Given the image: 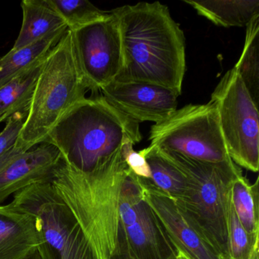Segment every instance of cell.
Segmentation results:
<instances>
[{
	"mask_svg": "<svg viewBox=\"0 0 259 259\" xmlns=\"http://www.w3.org/2000/svg\"><path fill=\"white\" fill-rule=\"evenodd\" d=\"M122 39L123 65L116 81L142 82L182 93L186 72V39L169 9L139 3L112 10Z\"/></svg>",
	"mask_w": 259,
	"mask_h": 259,
	"instance_id": "6da1fadb",
	"label": "cell"
},
{
	"mask_svg": "<svg viewBox=\"0 0 259 259\" xmlns=\"http://www.w3.org/2000/svg\"><path fill=\"white\" fill-rule=\"evenodd\" d=\"M141 140L139 122L99 93L73 106L44 142L55 146L68 166L89 172L107 163L125 162L126 153Z\"/></svg>",
	"mask_w": 259,
	"mask_h": 259,
	"instance_id": "7a4b0ae2",
	"label": "cell"
},
{
	"mask_svg": "<svg viewBox=\"0 0 259 259\" xmlns=\"http://www.w3.org/2000/svg\"><path fill=\"white\" fill-rule=\"evenodd\" d=\"M128 168L125 161L89 172L68 166L63 158L51 184L79 221L98 259H110L117 248L119 200Z\"/></svg>",
	"mask_w": 259,
	"mask_h": 259,
	"instance_id": "3957f363",
	"label": "cell"
},
{
	"mask_svg": "<svg viewBox=\"0 0 259 259\" xmlns=\"http://www.w3.org/2000/svg\"><path fill=\"white\" fill-rule=\"evenodd\" d=\"M156 148L183 174L186 180L184 194L174 199L179 210L221 259H231L229 210L232 186L235 180L242 175L239 166L233 160L207 163Z\"/></svg>",
	"mask_w": 259,
	"mask_h": 259,
	"instance_id": "277c9868",
	"label": "cell"
},
{
	"mask_svg": "<svg viewBox=\"0 0 259 259\" xmlns=\"http://www.w3.org/2000/svg\"><path fill=\"white\" fill-rule=\"evenodd\" d=\"M88 91L75 60L72 34L68 28L44 63L16 149L25 152L43 143L64 115L86 98Z\"/></svg>",
	"mask_w": 259,
	"mask_h": 259,
	"instance_id": "5b68a950",
	"label": "cell"
},
{
	"mask_svg": "<svg viewBox=\"0 0 259 259\" xmlns=\"http://www.w3.org/2000/svg\"><path fill=\"white\" fill-rule=\"evenodd\" d=\"M10 204L35 218L40 259H98L79 221L51 182L16 192Z\"/></svg>",
	"mask_w": 259,
	"mask_h": 259,
	"instance_id": "8992f818",
	"label": "cell"
},
{
	"mask_svg": "<svg viewBox=\"0 0 259 259\" xmlns=\"http://www.w3.org/2000/svg\"><path fill=\"white\" fill-rule=\"evenodd\" d=\"M150 145L210 163L231 161L213 103L189 104L152 125Z\"/></svg>",
	"mask_w": 259,
	"mask_h": 259,
	"instance_id": "52a82bcc",
	"label": "cell"
},
{
	"mask_svg": "<svg viewBox=\"0 0 259 259\" xmlns=\"http://www.w3.org/2000/svg\"><path fill=\"white\" fill-rule=\"evenodd\" d=\"M231 160L251 172L259 169L258 107L234 68L222 77L211 95Z\"/></svg>",
	"mask_w": 259,
	"mask_h": 259,
	"instance_id": "ba28073f",
	"label": "cell"
},
{
	"mask_svg": "<svg viewBox=\"0 0 259 259\" xmlns=\"http://www.w3.org/2000/svg\"><path fill=\"white\" fill-rule=\"evenodd\" d=\"M80 73L93 95L117 79L123 65L122 39L116 16L107 12L95 22L70 30Z\"/></svg>",
	"mask_w": 259,
	"mask_h": 259,
	"instance_id": "9c48e42d",
	"label": "cell"
},
{
	"mask_svg": "<svg viewBox=\"0 0 259 259\" xmlns=\"http://www.w3.org/2000/svg\"><path fill=\"white\" fill-rule=\"evenodd\" d=\"M119 227L135 259H177L179 251L142 195L137 177L128 170L119 200Z\"/></svg>",
	"mask_w": 259,
	"mask_h": 259,
	"instance_id": "30bf717a",
	"label": "cell"
},
{
	"mask_svg": "<svg viewBox=\"0 0 259 259\" xmlns=\"http://www.w3.org/2000/svg\"><path fill=\"white\" fill-rule=\"evenodd\" d=\"M100 93L112 107L133 120L155 124L177 110V100L181 95L157 84L116 81L101 89Z\"/></svg>",
	"mask_w": 259,
	"mask_h": 259,
	"instance_id": "8fae6325",
	"label": "cell"
},
{
	"mask_svg": "<svg viewBox=\"0 0 259 259\" xmlns=\"http://www.w3.org/2000/svg\"><path fill=\"white\" fill-rule=\"evenodd\" d=\"M142 197L153 209L179 254L186 259H221L183 216L175 200L151 180L137 177Z\"/></svg>",
	"mask_w": 259,
	"mask_h": 259,
	"instance_id": "7c38bea8",
	"label": "cell"
},
{
	"mask_svg": "<svg viewBox=\"0 0 259 259\" xmlns=\"http://www.w3.org/2000/svg\"><path fill=\"white\" fill-rule=\"evenodd\" d=\"M54 145L40 144L28 151H12L0 161V205L12 194L35 183L51 182L61 161Z\"/></svg>",
	"mask_w": 259,
	"mask_h": 259,
	"instance_id": "4fadbf2b",
	"label": "cell"
},
{
	"mask_svg": "<svg viewBox=\"0 0 259 259\" xmlns=\"http://www.w3.org/2000/svg\"><path fill=\"white\" fill-rule=\"evenodd\" d=\"M38 245L34 217L10 204L0 205V259H24Z\"/></svg>",
	"mask_w": 259,
	"mask_h": 259,
	"instance_id": "5bb4252c",
	"label": "cell"
},
{
	"mask_svg": "<svg viewBox=\"0 0 259 259\" xmlns=\"http://www.w3.org/2000/svg\"><path fill=\"white\" fill-rule=\"evenodd\" d=\"M23 22L13 49L32 45L54 31L67 26L48 0H23L21 3Z\"/></svg>",
	"mask_w": 259,
	"mask_h": 259,
	"instance_id": "9a60e30c",
	"label": "cell"
},
{
	"mask_svg": "<svg viewBox=\"0 0 259 259\" xmlns=\"http://www.w3.org/2000/svg\"><path fill=\"white\" fill-rule=\"evenodd\" d=\"M200 16L218 26L247 27L259 16L258 0H185Z\"/></svg>",
	"mask_w": 259,
	"mask_h": 259,
	"instance_id": "2e32d148",
	"label": "cell"
},
{
	"mask_svg": "<svg viewBox=\"0 0 259 259\" xmlns=\"http://www.w3.org/2000/svg\"><path fill=\"white\" fill-rule=\"evenodd\" d=\"M48 55L0 86V122L7 120L16 112L30 107Z\"/></svg>",
	"mask_w": 259,
	"mask_h": 259,
	"instance_id": "e0dca14e",
	"label": "cell"
},
{
	"mask_svg": "<svg viewBox=\"0 0 259 259\" xmlns=\"http://www.w3.org/2000/svg\"><path fill=\"white\" fill-rule=\"evenodd\" d=\"M67 30L68 26L63 27L32 45L20 49H12L0 58V86L48 55Z\"/></svg>",
	"mask_w": 259,
	"mask_h": 259,
	"instance_id": "ac0fdd59",
	"label": "cell"
},
{
	"mask_svg": "<svg viewBox=\"0 0 259 259\" xmlns=\"http://www.w3.org/2000/svg\"><path fill=\"white\" fill-rule=\"evenodd\" d=\"M258 178L250 184L243 175L238 177L232 186V201L245 231L254 240L259 241Z\"/></svg>",
	"mask_w": 259,
	"mask_h": 259,
	"instance_id": "d6986e66",
	"label": "cell"
},
{
	"mask_svg": "<svg viewBox=\"0 0 259 259\" xmlns=\"http://www.w3.org/2000/svg\"><path fill=\"white\" fill-rule=\"evenodd\" d=\"M256 106L259 103V16L246 27L245 45L234 66Z\"/></svg>",
	"mask_w": 259,
	"mask_h": 259,
	"instance_id": "ffe728a7",
	"label": "cell"
},
{
	"mask_svg": "<svg viewBox=\"0 0 259 259\" xmlns=\"http://www.w3.org/2000/svg\"><path fill=\"white\" fill-rule=\"evenodd\" d=\"M151 169V182L160 190L172 197L180 198L186 189L184 176L159 152L155 147L149 146L142 150Z\"/></svg>",
	"mask_w": 259,
	"mask_h": 259,
	"instance_id": "44dd1931",
	"label": "cell"
},
{
	"mask_svg": "<svg viewBox=\"0 0 259 259\" xmlns=\"http://www.w3.org/2000/svg\"><path fill=\"white\" fill-rule=\"evenodd\" d=\"M48 3L63 18L69 30L95 22L107 13L88 0H48Z\"/></svg>",
	"mask_w": 259,
	"mask_h": 259,
	"instance_id": "7402d4cb",
	"label": "cell"
},
{
	"mask_svg": "<svg viewBox=\"0 0 259 259\" xmlns=\"http://www.w3.org/2000/svg\"><path fill=\"white\" fill-rule=\"evenodd\" d=\"M229 245L231 259H259V241L245 231L237 218L233 201L229 210Z\"/></svg>",
	"mask_w": 259,
	"mask_h": 259,
	"instance_id": "603a6c76",
	"label": "cell"
},
{
	"mask_svg": "<svg viewBox=\"0 0 259 259\" xmlns=\"http://www.w3.org/2000/svg\"><path fill=\"white\" fill-rule=\"evenodd\" d=\"M29 108L16 112L7 119L5 128L0 133V161L16 147L21 130L28 116Z\"/></svg>",
	"mask_w": 259,
	"mask_h": 259,
	"instance_id": "cb8c5ba5",
	"label": "cell"
},
{
	"mask_svg": "<svg viewBox=\"0 0 259 259\" xmlns=\"http://www.w3.org/2000/svg\"><path fill=\"white\" fill-rule=\"evenodd\" d=\"M125 163L128 169L138 177L151 180V172L149 165L142 151H135L131 148L125 156Z\"/></svg>",
	"mask_w": 259,
	"mask_h": 259,
	"instance_id": "d4e9b609",
	"label": "cell"
},
{
	"mask_svg": "<svg viewBox=\"0 0 259 259\" xmlns=\"http://www.w3.org/2000/svg\"><path fill=\"white\" fill-rule=\"evenodd\" d=\"M110 259H135V257L132 255L131 253L128 251L127 248L126 243H125V239H124L123 234L119 229V240H118L117 248L115 251L113 255ZM177 259H186L181 254H179Z\"/></svg>",
	"mask_w": 259,
	"mask_h": 259,
	"instance_id": "484cf974",
	"label": "cell"
},
{
	"mask_svg": "<svg viewBox=\"0 0 259 259\" xmlns=\"http://www.w3.org/2000/svg\"><path fill=\"white\" fill-rule=\"evenodd\" d=\"M24 259H40V257L37 249H34L31 253H29Z\"/></svg>",
	"mask_w": 259,
	"mask_h": 259,
	"instance_id": "4316f807",
	"label": "cell"
}]
</instances>
